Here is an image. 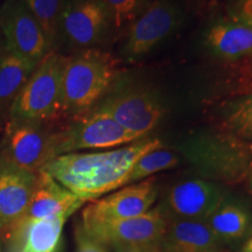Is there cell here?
I'll use <instances>...</instances> for the list:
<instances>
[{
    "mask_svg": "<svg viewBox=\"0 0 252 252\" xmlns=\"http://www.w3.org/2000/svg\"><path fill=\"white\" fill-rule=\"evenodd\" d=\"M159 146H161L160 140L143 138L102 152L63 154L49 160L40 171L48 173L87 203L124 187L135 160Z\"/></svg>",
    "mask_w": 252,
    "mask_h": 252,
    "instance_id": "1",
    "label": "cell"
},
{
    "mask_svg": "<svg viewBox=\"0 0 252 252\" xmlns=\"http://www.w3.org/2000/svg\"><path fill=\"white\" fill-rule=\"evenodd\" d=\"M119 75V62L98 48L82 49L64 56L62 104L64 119L83 115L102 102Z\"/></svg>",
    "mask_w": 252,
    "mask_h": 252,
    "instance_id": "2",
    "label": "cell"
},
{
    "mask_svg": "<svg viewBox=\"0 0 252 252\" xmlns=\"http://www.w3.org/2000/svg\"><path fill=\"white\" fill-rule=\"evenodd\" d=\"M64 56L50 50L37 63L11 109L8 119L54 126L64 119L62 104V70Z\"/></svg>",
    "mask_w": 252,
    "mask_h": 252,
    "instance_id": "3",
    "label": "cell"
},
{
    "mask_svg": "<svg viewBox=\"0 0 252 252\" xmlns=\"http://www.w3.org/2000/svg\"><path fill=\"white\" fill-rule=\"evenodd\" d=\"M137 140L140 139L94 106L83 115L68 119L60 127L53 128L49 135V160L89 149H117Z\"/></svg>",
    "mask_w": 252,
    "mask_h": 252,
    "instance_id": "4",
    "label": "cell"
},
{
    "mask_svg": "<svg viewBox=\"0 0 252 252\" xmlns=\"http://www.w3.org/2000/svg\"><path fill=\"white\" fill-rule=\"evenodd\" d=\"M96 106L139 139L146 138L165 116V108L156 94L139 87L109 93Z\"/></svg>",
    "mask_w": 252,
    "mask_h": 252,
    "instance_id": "5",
    "label": "cell"
},
{
    "mask_svg": "<svg viewBox=\"0 0 252 252\" xmlns=\"http://www.w3.org/2000/svg\"><path fill=\"white\" fill-rule=\"evenodd\" d=\"M181 20L182 11L175 1L150 0L125 31L123 53L130 60L143 58L174 33Z\"/></svg>",
    "mask_w": 252,
    "mask_h": 252,
    "instance_id": "6",
    "label": "cell"
},
{
    "mask_svg": "<svg viewBox=\"0 0 252 252\" xmlns=\"http://www.w3.org/2000/svg\"><path fill=\"white\" fill-rule=\"evenodd\" d=\"M53 127L39 123L8 119L1 126L0 158L12 165L39 172L49 161V135Z\"/></svg>",
    "mask_w": 252,
    "mask_h": 252,
    "instance_id": "7",
    "label": "cell"
},
{
    "mask_svg": "<svg viewBox=\"0 0 252 252\" xmlns=\"http://www.w3.org/2000/svg\"><path fill=\"white\" fill-rule=\"evenodd\" d=\"M168 223L169 217L161 207H157L143 215L131 219L82 226L90 237L104 247L121 250L137 245L159 243L165 235Z\"/></svg>",
    "mask_w": 252,
    "mask_h": 252,
    "instance_id": "8",
    "label": "cell"
},
{
    "mask_svg": "<svg viewBox=\"0 0 252 252\" xmlns=\"http://www.w3.org/2000/svg\"><path fill=\"white\" fill-rule=\"evenodd\" d=\"M156 179L125 186L106 196L90 201L82 213V225L102 224L143 215L156 202Z\"/></svg>",
    "mask_w": 252,
    "mask_h": 252,
    "instance_id": "9",
    "label": "cell"
},
{
    "mask_svg": "<svg viewBox=\"0 0 252 252\" xmlns=\"http://www.w3.org/2000/svg\"><path fill=\"white\" fill-rule=\"evenodd\" d=\"M0 32L9 48L36 64L52 50L40 23L23 0L2 4Z\"/></svg>",
    "mask_w": 252,
    "mask_h": 252,
    "instance_id": "10",
    "label": "cell"
},
{
    "mask_svg": "<svg viewBox=\"0 0 252 252\" xmlns=\"http://www.w3.org/2000/svg\"><path fill=\"white\" fill-rule=\"evenodd\" d=\"M111 24L102 0H63L59 21L61 35L71 47L94 48Z\"/></svg>",
    "mask_w": 252,
    "mask_h": 252,
    "instance_id": "11",
    "label": "cell"
},
{
    "mask_svg": "<svg viewBox=\"0 0 252 252\" xmlns=\"http://www.w3.org/2000/svg\"><path fill=\"white\" fill-rule=\"evenodd\" d=\"M37 173V172H36ZM27 171L0 158V236L13 237L20 228L36 178Z\"/></svg>",
    "mask_w": 252,
    "mask_h": 252,
    "instance_id": "12",
    "label": "cell"
},
{
    "mask_svg": "<svg viewBox=\"0 0 252 252\" xmlns=\"http://www.w3.org/2000/svg\"><path fill=\"white\" fill-rule=\"evenodd\" d=\"M84 203V201L59 184L48 173L39 171L36 173L35 184L26 215L20 226L33 220L55 217L68 219Z\"/></svg>",
    "mask_w": 252,
    "mask_h": 252,
    "instance_id": "13",
    "label": "cell"
},
{
    "mask_svg": "<svg viewBox=\"0 0 252 252\" xmlns=\"http://www.w3.org/2000/svg\"><path fill=\"white\" fill-rule=\"evenodd\" d=\"M223 201V194L215 185L203 180H188L168 191L166 208L174 220H206Z\"/></svg>",
    "mask_w": 252,
    "mask_h": 252,
    "instance_id": "14",
    "label": "cell"
},
{
    "mask_svg": "<svg viewBox=\"0 0 252 252\" xmlns=\"http://www.w3.org/2000/svg\"><path fill=\"white\" fill-rule=\"evenodd\" d=\"M36 63L12 50L0 34V125L8 121L11 109Z\"/></svg>",
    "mask_w": 252,
    "mask_h": 252,
    "instance_id": "15",
    "label": "cell"
},
{
    "mask_svg": "<svg viewBox=\"0 0 252 252\" xmlns=\"http://www.w3.org/2000/svg\"><path fill=\"white\" fill-rule=\"evenodd\" d=\"M213 54L225 61H237L252 54V28L228 17L214 23L206 34Z\"/></svg>",
    "mask_w": 252,
    "mask_h": 252,
    "instance_id": "16",
    "label": "cell"
},
{
    "mask_svg": "<svg viewBox=\"0 0 252 252\" xmlns=\"http://www.w3.org/2000/svg\"><path fill=\"white\" fill-rule=\"evenodd\" d=\"M220 242L204 220H169L160 243L165 252H216Z\"/></svg>",
    "mask_w": 252,
    "mask_h": 252,
    "instance_id": "17",
    "label": "cell"
},
{
    "mask_svg": "<svg viewBox=\"0 0 252 252\" xmlns=\"http://www.w3.org/2000/svg\"><path fill=\"white\" fill-rule=\"evenodd\" d=\"M65 220L55 217L25 223L14 235L20 239L19 252H56Z\"/></svg>",
    "mask_w": 252,
    "mask_h": 252,
    "instance_id": "18",
    "label": "cell"
},
{
    "mask_svg": "<svg viewBox=\"0 0 252 252\" xmlns=\"http://www.w3.org/2000/svg\"><path fill=\"white\" fill-rule=\"evenodd\" d=\"M204 222L220 241L244 237L252 226L251 215L245 208L236 203H225L224 201Z\"/></svg>",
    "mask_w": 252,
    "mask_h": 252,
    "instance_id": "19",
    "label": "cell"
},
{
    "mask_svg": "<svg viewBox=\"0 0 252 252\" xmlns=\"http://www.w3.org/2000/svg\"><path fill=\"white\" fill-rule=\"evenodd\" d=\"M178 162V157L172 151L162 149L161 146L151 150L135 160L126 176L124 187L146 180L156 173L173 168Z\"/></svg>",
    "mask_w": 252,
    "mask_h": 252,
    "instance_id": "20",
    "label": "cell"
},
{
    "mask_svg": "<svg viewBox=\"0 0 252 252\" xmlns=\"http://www.w3.org/2000/svg\"><path fill=\"white\" fill-rule=\"evenodd\" d=\"M223 123L235 137L252 140V94L231 100L223 110Z\"/></svg>",
    "mask_w": 252,
    "mask_h": 252,
    "instance_id": "21",
    "label": "cell"
},
{
    "mask_svg": "<svg viewBox=\"0 0 252 252\" xmlns=\"http://www.w3.org/2000/svg\"><path fill=\"white\" fill-rule=\"evenodd\" d=\"M24 4L31 9L37 19L52 50L59 39V21L63 5V0H23Z\"/></svg>",
    "mask_w": 252,
    "mask_h": 252,
    "instance_id": "22",
    "label": "cell"
},
{
    "mask_svg": "<svg viewBox=\"0 0 252 252\" xmlns=\"http://www.w3.org/2000/svg\"><path fill=\"white\" fill-rule=\"evenodd\" d=\"M108 11L111 28L116 32L127 30L150 0H102Z\"/></svg>",
    "mask_w": 252,
    "mask_h": 252,
    "instance_id": "23",
    "label": "cell"
},
{
    "mask_svg": "<svg viewBox=\"0 0 252 252\" xmlns=\"http://www.w3.org/2000/svg\"><path fill=\"white\" fill-rule=\"evenodd\" d=\"M226 17L252 28V0H226Z\"/></svg>",
    "mask_w": 252,
    "mask_h": 252,
    "instance_id": "24",
    "label": "cell"
},
{
    "mask_svg": "<svg viewBox=\"0 0 252 252\" xmlns=\"http://www.w3.org/2000/svg\"><path fill=\"white\" fill-rule=\"evenodd\" d=\"M75 236H76V252H106L105 247L90 237L82 224L77 225Z\"/></svg>",
    "mask_w": 252,
    "mask_h": 252,
    "instance_id": "25",
    "label": "cell"
},
{
    "mask_svg": "<svg viewBox=\"0 0 252 252\" xmlns=\"http://www.w3.org/2000/svg\"><path fill=\"white\" fill-rule=\"evenodd\" d=\"M117 252H165L161 243H151L144 245H137V247H130L121 249Z\"/></svg>",
    "mask_w": 252,
    "mask_h": 252,
    "instance_id": "26",
    "label": "cell"
},
{
    "mask_svg": "<svg viewBox=\"0 0 252 252\" xmlns=\"http://www.w3.org/2000/svg\"><path fill=\"white\" fill-rule=\"evenodd\" d=\"M243 252H252V236L248 239L247 243H245L243 248Z\"/></svg>",
    "mask_w": 252,
    "mask_h": 252,
    "instance_id": "27",
    "label": "cell"
},
{
    "mask_svg": "<svg viewBox=\"0 0 252 252\" xmlns=\"http://www.w3.org/2000/svg\"><path fill=\"white\" fill-rule=\"evenodd\" d=\"M251 188H252V179H251Z\"/></svg>",
    "mask_w": 252,
    "mask_h": 252,
    "instance_id": "28",
    "label": "cell"
}]
</instances>
